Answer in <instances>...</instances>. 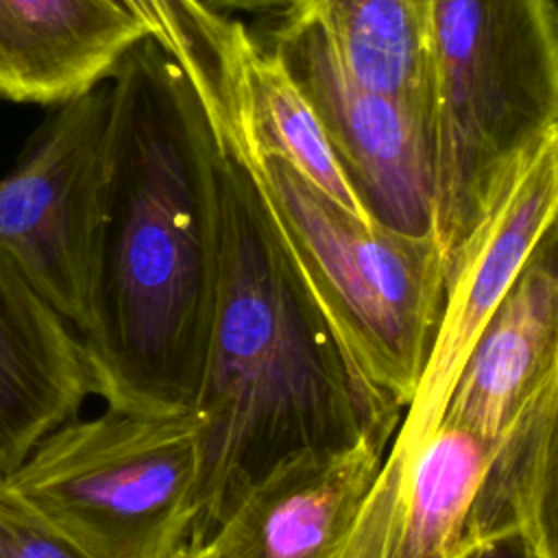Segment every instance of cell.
Here are the masks:
<instances>
[{
	"label": "cell",
	"mask_w": 558,
	"mask_h": 558,
	"mask_svg": "<svg viewBox=\"0 0 558 558\" xmlns=\"http://www.w3.org/2000/svg\"><path fill=\"white\" fill-rule=\"evenodd\" d=\"M207 107L235 140L288 264L340 349L368 429L388 447L442 314L447 272L436 244L366 222L288 159L255 148L222 100Z\"/></svg>",
	"instance_id": "3957f363"
},
{
	"label": "cell",
	"mask_w": 558,
	"mask_h": 558,
	"mask_svg": "<svg viewBox=\"0 0 558 558\" xmlns=\"http://www.w3.org/2000/svg\"><path fill=\"white\" fill-rule=\"evenodd\" d=\"M111 120L92 314V395L131 412L194 408L211 318L214 124L153 35L109 76Z\"/></svg>",
	"instance_id": "6da1fadb"
},
{
	"label": "cell",
	"mask_w": 558,
	"mask_h": 558,
	"mask_svg": "<svg viewBox=\"0 0 558 558\" xmlns=\"http://www.w3.org/2000/svg\"><path fill=\"white\" fill-rule=\"evenodd\" d=\"M521 525L541 558H558V397L497 449L469 538Z\"/></svg>",
	"instance_id": "2e32d148"
},
{
	"label": "cell",
	"mask_w": 558,
	"mask_h": 558,
	"mask_svg": "<svg viewBox=\"0 0 558 558\" xmlns=\"http://www.w3.org/2000/svg\"><path fill=\"white\" fill-rule=\"evenodd\" d=\"M0 558H89L28 508L0 475Z\"/></svg>",
	"instance_id": "ac0fdd59"
},
{
	"label": "cell",
	"mask_w": 558,
	"mask_h": 558,
	"mask_svg": "<svg viewBox=\"0 0 558 558\" xmlns=\"http://www.w3.org/2000/svg\"><path fill=\"white\" fill-rule=\"evenodd\" d=\"M556 216L558 131L519 166L449 262L434 344L392 438V451L414 447L438 427L453 381L482 327Z\"/></svg>",
	"instance_id": "ba28073f"
},
{
	"label": "cell",
	"mask_w": 558,
	"mask_h": 558,
	"mask_svg": "<svg viewBox=\"0 0 558 558\" xmlns=\"http://www.w3.org/2000/svg\"><path fill=\"white\" fill-rule=\"evenodd\" d=\"M109 120L105 78L63 100L33 150L0 179V255L76 336L92 314Z\"/></svg>",
	"instance_id": "8992f818"
},
{
	"label": "cell",
	"mask_w": 558,
	"mask_h": 558,
	"mask_svg": "<svg viewBox=\"0 0 558 558\" xmlns=\"http://www.w3.org/2000/svg\"><path fill=\"white\" fill-rule=\"evenodd\" d=\"M268 50L316 113L368 220L397 235L434 242V187L421 111L351 76L303 22L283 17Z\"/></svg>",
	"instance_id": "52a82bcc"
},
{
	"label": "cell",
	"mask_w": 558,
	"mask_h": 558,
	"mask_svg": "<svg viewBox=\"0 0 558 558\" xmlns=\"http://www.w3.org/2000/svg\"><path fill=\"white\" fill-rule=\"evenodd\" d=\"M453 558H541V554L521 525H508L469 538Z\"/></svg>",
	"instance_id": "d6986e66"
},
{
	"label": "cell",
	"mask_w": 558,
	"mask_h": 558,
	"mask_svg": "<svg viewBox=\"0 0 558 558\" xmlns=\"http://www.w3.org/2000/svg\"><path fill=\"white\" fill-rule=\"evenodd\" d=\"M207 113L214 296L194 401V551L281 458L371 434L340 349L290 268L235 140L216 111Z\"/></svg>",
	"instance_id": "7a4b0ae2"
},
{
	"label": "cell",
	"mask_w": 558,
	"mask_h": 558,
	"mask_svg": "<svg viewBox=\"0 0 558 558\" xmlns=\"http://www.w3.org/2000/svg\"><path fill=\"white\" fill-rule=\"evenodd\" d=\"M92 395L72 325L0 255V475Z\"/></svg>",
	"instance_id": "7c38bea8"
},
{
	"label": "cell",
	"mask_w": 558,
	"mask_h": 558,
	"mask_svg": "<svg viewBox=\"0 0 558 558\" xmlns=\"http://www.w3.org/2000/svg\"><path fill=\"white\" fill-rule=\"evenodd\" d=\"M421 111L447 272L499 190L558 131V0H429Z\"/></svg>",
	"instance_id": "277c9868"
},
{
	"label": "cell",
	"mask_w": 558,
	"mask_h": 558,
	"mask_svg": "<svg viewBox=\"0 0 558 558\" xmlns=\"http://www.w3.org/2000/svg\"><path fill=\"white\" fill-rule=\"evenodd\" d=\"M198 414L109 408L50 429L4 477L89 558H192Z\"/></svg>",
	"instance_id": "5b68a950"
},
{
	"label": "cell",
	"mask_w": 558,
	"mask_h": 558,
	"mask_svg": "<svg viewBox=\"0 0 558 558\" xmlns=\"http://www.w3.org/2000/svg\"><path fill=\"white\" fill-rule=\"evenodd\" d=\"M556 397L558 216L482 327L440 423L482 436L497 453Z\"/></svg>",
	"instance_id": "9c48e42d"
},
{
	"label": "cell",
	"mask_w": 558,
	"mask_h": 558,
	"mask_svg": "<svg viewBox=\"0 0 558 558\" xmlns=\"http://www.w3.org/2000/svg\"><path fill=\"white\" fill-rule=\"evenodd\" d=\"M144 35L111 0H0V96L63 102L109 78Z\"/></svg>",
	"instance_id": "4fadbf2b"
},
{
	"label": "cell",
	"mask_w": 558,
	"mask_h": 558,
	"mask_svg": "<svg viewBox=\"0 0 558 558\" xmlns=\"http://www.w3.org/2000/svg\"><path fill=\"white\" fill-rule=\"evenodd\" d=\"M203 7L227 13V11H279L286 13L294 0H198Z\"/></svg>",
	"instance_id": "ffe728a7"
},
{
	"label": "cell",
	"mask_w": 558,
	"mask_h": 558,
	"mask_svg": "<svg viewBox=\"0 0 558 558\" xmlns=\"http://www.w3.org/2000/svg\"><path fill=\"white\" fill-rule=\"evenodd\" d=\"M493 460L488 440L449 423L410 449H390L338 558H453Z\"/></svg>",
	"instance_id": "8fae6325"
},
{
	"label": "cell",
	"mask_w": 558,
	"mask_h": 558,
	"mask_svg": "<svg viewBox=\"0 0 558 558\" xmlns=\"http://www.w3.org/2000/svg\"><path fill=\"white\" fill-rule=\"evenodd\" d=\"M157 37L185 70L211 48L225 13L203 7L198 0H111Z\"/></svg>",
	"instance_id": "e0dca14e"
},
{
	"label": "cell",
	"mask_w": 558,
	"mask_h": 558,
	"mask_svg": "<svg viewBox=\"0 0 558 558\" xmlns=\"http://www.w3.org/2000/svg\"><path fill=\"white\" fill-rule=\"evenodd\" d=\"M427 13L429 0H294L281 17L312 26L360 83L421 111Z\"/></svg>",
	"instance_id": "9a60e30c"
},
{
	"label": "cell",
	"mask_w": 558,
	"mask_h": 558,
	"mask_svg": "<svg viewBox=\"0 0 558 558\" xmlns=\"http://www.w3.org/2000/svg\"><path fill=\"white\" fill-rule=\"evenodd\" d=\"M218 94L229 120L255 148L288 159L325 194L371 222L310 102L279 59L259 46L242 22H235L229 37Z\"/></svg>",
	"instance_id": "5bb4252c"
},
{
	"label": "cell",
	"mask_w": 558,
	"mask_h": 558,
	"mask_svg": "<svg viewBox=\"0 0 558 558\" xmlns=\"http://www.w3.org/2000/svg\"><path fill=\"white\" fill-rule=\"evenodd\" d=\"M384 451L364 434L349 445L281 458L238 499L192 558H338Z\"/></svg>",
	"instance_id": "30bf717a"
}]
</instances>
